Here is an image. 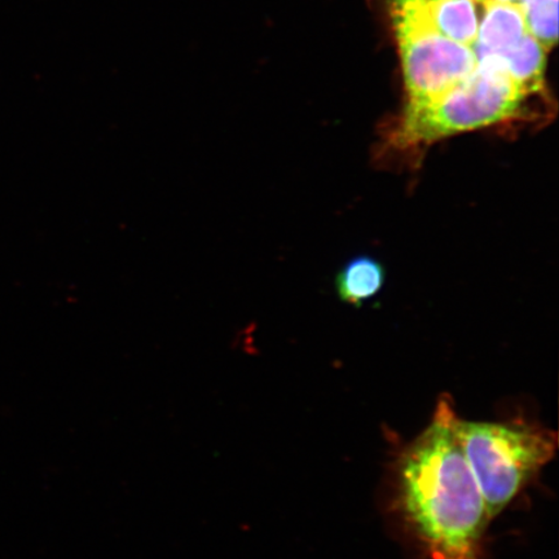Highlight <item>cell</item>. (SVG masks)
Segmentation results:
<instances>
[{
	"label": "cell",
	"instance_id": "cell-9",
	"mask_svg": "<svg viewBox=\"0 0 559 559\" xmlns=\"http://www.w3.org/2000/svg\"><path fill=\"white\" fill-rule=\"evenodd\" d=\"M527 31L548 52L558 40V0H522Z\"/></svg>",
	"mask_w": 559,
	"mask_h": 559
},
{
	"label": "cell",
	"instance_id": "cell-7",
	"mask_svg": "<svg viewBox=\"0 0 559 559\" xmlns=\"http://www.w3.org/2000/svg\"><path fill=\"white\" fill-rule=\"evenodd\" d=\"M500 55L504 59L508 75L516 85L530 95H547L544 76L548 51L534 35L524 34L519 44Z\"/></svg>",
	"mask_w": 559,
	"mask_h": 559
},
{
	"label": "cell",
	"instance_id": "cell-5",
	"mask_svg": "<svg viewBox=\"0 0 559 559\" xmlns=\"http://www.w3.org/2000/svg\"><path fill=\"white\" fill-rule=\"evenodd\" d=\"M485 0H414L394 5L432 31L457 44L473 46L477 40Z\"/></svg>",
	"mask_w": 559,
	"mask_h": 559
},
{
	"label": "cell",
	"instance_id": "cell-12",
	"mask_svg": "<svg viewBox=\"0 0 559 559\" xmlns=\"http://www.w3.org/2000/svg\"><path fill=\"white\" fill-rule=\"evenodd\" d=\"M405 2H414V0H393V4L394 5L402 4V3H405Z\"/></svg>",
	"mask_w": 559,
	"mask_h": 559
},
{
	"label": "cell",
	"instance_id": "cell-1",
	"mask_svg": "<svg viewBox=\"0 0 559 559\" xmlns=\"http://www.w3.org/2000/svg\"><path fill=\"white\" fill-rule=\"evenodd\" d=\"M456 416L447 397L439 401L394 467L391 510L425 559H481L492 521L454 431Z\"/></svg>",
	"mask_w": 559,
	"mask_h": 559
},
{
	"label": "cell",
	"instance_id": "cell-11",
	"mask_svg": "<svg viewBox=\"0 0 559 559\" xmlns=\"http://www.w3.org/2000/svg\"><path fill=\"white\" fill-rule=\"evenodd\" d=\"M485 2H486V0H485ZM489 2L510 3V4H521L522 0H489Z\"/></svg>",
	"mask_w": 559,
	"mask_h": 559
},
{
	"label": "cell",
	"instance_id": "cell-10",
	"mask_svg": "<svg viewBox=\"0 0 559 559\" xmlns=\"http://www.w3.org/2000/svg\"><path fill=\"white\" fill-rule=\"evenodd\" d=\"M230 345L236 353L243 355H251L254 353V333L251 330V325H243L237 328L230 340Z\"/></svg>",
	"mask_w": 559,
	"mask_h": 559
},
{
	"label": "cell",
	"instance_id": "cell-2",
	"mask_svg": "<svg viewBox=\"0 0 559 559\" xmlns=\"http://www.w3.org/2000/svg\"><path fill=\"white\" fill-rule=\"evenodd\" d=\"M531 96L506 73L479 66L457 86L424 104L405 105L388 134L384 155L417 157L440 140L491 126L530 120Z\"/></svg>",
	"mask_w": 559,
	"mask_h": 559
},
{
	"label": "cell",
	"instance_id": "cell-3",
	"mask_svg": "<svg viewBox=\"0 0 559 559\" xmlns=\"http://www.w3.org/2000/svg\"><path fill=\"white\" fill-rule=\"evenodd\" d=\"M454 431L493 520L555 459L557 432L522 421L454 418Z\"/></svg>",
	"mask_w": 559,
	"mask_h": 559
},
{
	"label": "cell",
	"instance_id": "cell-6",
	"mask_svg": "<svg viewBox=\"0 0 559 559\" xmlns=\"http://www.w3.org/2000/svg\"><path fill=\"white\" fill-rule=\"evenodd\" d=\"M528 33L521 4L489 2L484 4L477 40L472 46L475 56L501 53L514 47Z\"/></svg>",
	"mask_w": 559,
	"mask_h": 559
},
{
	"label": "cell",
	"instance_id": "cell-8",
	"mask_svg": "<svg viewBox=\"0 0 559 559\" xmlns=\"http://www.w3.org/2000/svg\"><path fill=\"white\" fill-rule=\"evenodd\" d=\"M386 272L380 261L361 255L349 261L335 277V290L344 302L361 306L383 288Z\"/></svg>",
	"mask_w": 559,
	"mask_h": 559
},
{
	"label": "cell",
	"instance_id": "cell-4",
	"mask_svg": "<svg viewBox=\"0 0 559 559\" xmlns=\"http://www.w3.org/2000/svg\"><path fill=\"white\" fill-rule=\"evenodd\" d=\"M394 24L407 104L437 99L465 81L477 68V56L472 46L445 38L404 12L394 11Z\"/></svg>",
	"mask_w": 559,
	"mask_h": 559
}]
</instances>
